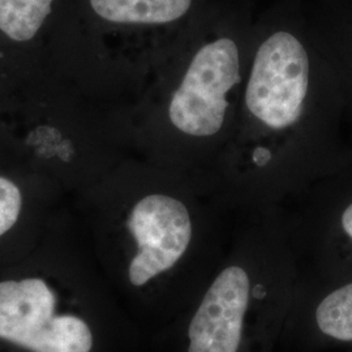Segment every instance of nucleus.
<instances>
[{
	"label": "nucleus",
	"mask_w": 352,
	"mask_h": 352,
	"mask_svg": "<svg viewBox=\"0 0 352 352\" xmlns=\"http://www.w3.org/2000/svg\"><path fill=\"white\" fill-rule=\"evenodd\" d=\"M146 342L103 276L78 267H0V352H138Z\"/></svg>",
	"instance_id": "1"
},
{
	"label": "nucleus",
	"mask_w": 352,
	"mask_h": 352,
	"mask_svg": "<svg viewBox=\"0 0 352 352\" xmlns=\"http://www.w3.org/2000/svg\"><path fill=\"white\" fill-rule=\"evenodd\" d=\"M298 278L299 264L282 245H240L151 344L158 352H277Z\"/></svg>",
	"instance_id": "2"
},
{
	"label": "nucleus",
	"mask_w": 352,
	"mask_h": 352,
	"mask_svg": "<svg viewBox=\"0 0 352 352\" xmlns=\"http://www.w3.org/2000/svg\"><path fill=\"white\" fill-rule=\"evenodd\" d=\"M352 349V272L299 267L279 352Z\"/></svg>",
	"instance_id": "3"
},
{
	"label": "nucleus",
	"mask_w": 352,
	"mask_h": 352,
	"mask_svg": "<svg viewBox=\"0 0 352 352\" xmlns=\"http://www.w3.org/2000/svg\"><path fill=\"white\" fill-rule=\"evenodd\" d=\"M239 50L231 38L202 46L168 107L174 126L190 136H213L223 126L226 94L240 81Z\"/></svg>",
	"instance_id": "4"
},
{
	"label": "nucleus",
	"mask_w": 352,
	"mask_h": 352,
	"mask_svg": "<svg viewBox=\"0 0 352 352\" xmlns=\"http://www.w3.org/2000/svg\"><path fill=\"white\" fill-rule=\"evenodd\" d=\"M309 82V59L302 42L289 32L272 34L254 58L245 91L247 106L270 128H286L302 113Z\"/></svg>",
	"instance_id": "5"
},
{
	"label": "nucleus",
	"mask_w": 352,
	"mask_h": 352,
	"mask_svg": "<svg viewBox=\"0 0 352 352\" xmlns=\"http://www.w3.org/2000/svg\"><path fill=\"white\" fill-rule=\"evenodd\" d=\"M193 0H85L90 13L110 25L173 24L189 12Z\"/></svg>",
	"instance_id": "6"
},
{
	"label": "nucleus",
	"mask_w": 352,
	"mask_h": 352,
	"mask_svg": "<svg viewBox=\"0 0 352 352\" xmlns=\"http://www.w3.org/2000/svg\"><path fill=\"white\" fill-rule=\"evenodd\" d=\"M59 0H0V36L13 43L38 37L56 11Z\"/></svg>",
	"instance_id": "7"
},
{
	"label": "nucleus",
	"mask_w": 352,
	"mask_h": 352,
	"mask_svg": "<svg viewBox=\"0 0 352 352\" xmlns=\"http://www.w3.org/2000/svg\"><path fill=\"white\" fill-rule=\"evenodd\" d=\"M24 212L25 197L23 189L12 179L0 175V248L21 225Z\"/></svg>",
	"instance_id": "8"
},
{
	"label": "nucleus",
	"mask_w": 352,
	"mask_h": 352,
	"mask_svg": "<svg viewBox=\"0 0 352 352\" xmlns=\"http://www.w3.org/2000/svg\"><path fill=\"white\" fill-rule=\"evenodd\" d=\"M272 154L270 151L265 148H257L253 151V161L257 166H266V164L270 161Z\"/></svg>",
	"instance_id": "9"
},
{
	"label": "nucleus",
	"mask_w": 352,
	"mask_h": 352,
	"mask_svg": "<svg viewBox=\"0 0 352 352\" xmlns=\"http://www.w3.org/2000/svg\"><path fill=\"white\" fill-rule=\"evenodd\" d=\"M340 352H352V349H351V350H343V351H340Z\"/></svg>",
	"instance_id": "10"
}]
</instances>
